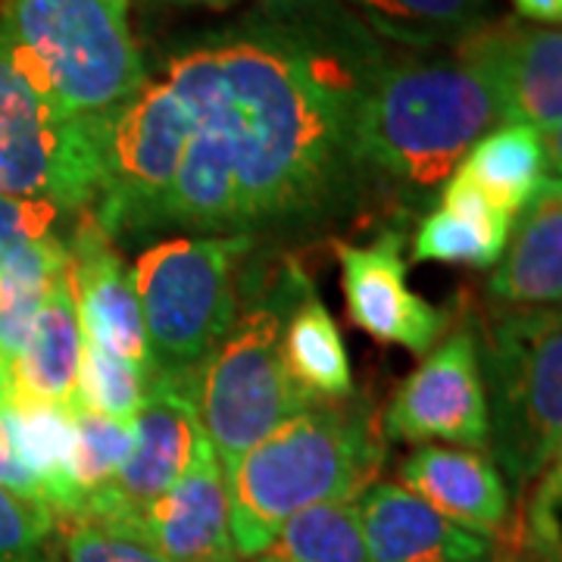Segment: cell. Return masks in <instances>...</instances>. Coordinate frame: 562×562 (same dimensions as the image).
<instances>
[{
	"label": "cell",
	"mask_w": 562,
	"mask_h": 562,
	"mask_svg": "<svg viewBox=\"0 0 562 562\" xmlns=\"http://www.w3.org/2000/svg\"><path fill=\"white\" fill-rule=\"evenodd\" d=\"M391 57L341 0H254L172 41L154 76L232 166L235 235L291 254L375 210L362 113Z\"/></svg>",
	"instance_id": "obj_1"
},
{
	"label": "cell",
	"mask_w": 562,
	"mask_h": 562,
	"mask_svg": "<svg viewBox=\"0 0 562 562\" xmlns=\"http://www.w3.org/2000/svg\"><path fill=\"white\" fill-rule=\"evenodd\" d=\"M506 125L501 94L462 50L391 57L362 113V154L379 201L419 210L469 147Z\"/></svg>",
	"instance_id": "obj_2"
},
{
	"label": "cell",
	"mask_w": 562,
	"mask_h": 562,
	"mask_svg": "<svg viewBox=\"0 0 562 562\" xmlns=\"http://www.w3.org/2000/svg\"><path fill=\"white\" fill-rule=\"evenodd\" d=\"M387 447L369 397L313 401L225 469L238 560H254L281 525L316 503L357 501L382 472Z\"/></svg>",
	"instance_id": "obj_3"
},
{
	"label": "cell",
	"mask_w": 562,
	"mask_h": 562,
	"mask_svg": "<svg viewBox=\"0 0 562 562\" xmlns=\"http://www.w3.org/2000/svg\"><path fill=\"white\" fill-rule=\"evenodd\" d=\"M244 262L238 316L198 379V416L222 472L313 397L284 362L281 338L313 279L294 254L257 250Z\"/></svg>",
	"instance_id": "obj_4"
},
{
	"label": "cell",
	"mask_w": 562,
	"mask_h": 562,
	"mask_svg": "<svg viewBox=\"0 0 562 562\" xmlns=\"http://www.w3.org/2000/svg\"><path fill=\"white\" fill-rule=\"evenodd\" d=\"M0 50L66 120L103 125L147 81L128 0H0Z\"/></svg>",
	"instance_id": "obj_5"
},
{
	"label": "cell",
	"mask_w": 562,
	"mask_h": 562,
	"mask_svg": "<svg viewBox=\"0 0 562 562\" xmlns=\"http://www.w3.org/2000/svg\"><path fill=\"white\" fill-rule=\"evenodd\" d=\"M479 335L487 447L516 491L560 462L562 325L560 306L497 310Z\"/></svg>",
	"instance_id": "obj_6"
},
{
	"label": "cell",
	"mask_w": 562,
	"mask_h": 562,
	"mask_svg": "<svg viewBox=\"0 0 562 562\" xmlns=\"http://www.w3.org/2000/svg\"><path fill=\"white\" fill-rule=\"evenodd\" d=\"M254 241L244 235H176L132 266L154 375H201L238 316V288Z\"/></svg>",
	"instance_id": "obj_7"
},
{
	"label": "cell",
	"mask_w": 562,
	"mask_h": 562,
	"mask_svg": "<svg viewBox=\"0 0 562 562\" xmlns=\"http://www.w3.org/2000/svg\"><path fill=\"white\" fill-rule=\"evenodd\" d=\"M188 132L191 120L176 91L154 72L106 122L88 216L116 247L157 238V220L179 172Z\"/></svg>",
	"instance_id": "obj_8"
},
{
	"label": "cell",
	"mask_w": 562,
	"mask_h": 562,
	"mask_svg": "<svg viewBox=\"0 0 562 562\" xmlns=\"http://www.w3.org/2000/svg\"><path fill=\"white\" fill-rule=\"evenodd\" d=\"M103 125L66 120L0 50V198H47L81 216L94 201Z\"/></svg>",
	"instance_id": "obj_9"
},
{
	"label": "cell",
	"mask_w": 562,
	"mask_h": 562,
	"mask_svg": "<svg viewBox=\"0 0 562 562\" xmlns=\"http://www.w3.org/2000/svg\"><path fill=\"white\" fill-rule=\"evenodd\" d=\"M198 379L201 375H154L147 382L144 401L132 416L135 447L120 472L85 501L79 519L135 531L140 516L179 482L201 438Z\"/></svg>",
	"instance_id": "obj_10"
},
{
	"label": "cell",
	"mask_w": 562,
	"mask_h": 562,
	"mask_svg": "<svg viewBox=\"0 0 562 562\" xmlns=\"http://www.w3.org/2000/svg\"><path fill=\"white\" fill-rule=\"evenodd\" d=\"M384 441L487 447V401L475 325L447 328L406 375L382 419Z\"/></svg>",
	"instance_id": "obj_11"
},
{
	"label": "cell",
	"mask_w": 562,
	"mask_h": 562,
	"mask_svg": "<svg viewBox=\"0 0 562 562\" xmlns=\"http://www.w3.org/2000/svg\"><path fill=\"white\" fill-rule=\"evenodd\" d=\"M501 94L506 122L538 128L560 150L562 135V35L560 25L519 16L487 20L457 44Z\"/></svg>",
	"instance_id": "obj_12"
},
{
	"label": "cell",
	"mask_w": 562,
	"mask_h": 562,
	"mask_svg": "<svg viewBox=\"0 0 562 562\" xmlns=\"http://www.w3.org/2000/svg\"><path fill=\"white\" fill-rule=\"evenodd\" d=\"M403 225L369 244H335L350 322L382 344L428 353L450 328V310L422 301L406 281Z\"/></svg>",
	"instance_id": "obj_13"
},
{
	"label": "cell",
	"mask_w": 562,
	"mask_h": 562,
	"mask_svg": "<svg viewBox=\"0 0 562 562\" xmlns=\"http://www.w3.org/2000/svg\"><path fill=\"white\" fill-rule=\"evenodd\" d=\"M69 276L85 341L132 362L150 382V357L144 344L132 266L122 260L120 247L103 235L88 213H81L69 232Z\"/></svg>",
	"instance_id": "obj_14"
},
{
	"label": "cell",
	"mask_w": 562,
	"mask_h": 562,
	"mask_svg": "<svg viewBox=\"0 0 562 562\" xmlns=\"http://www.w3.org/2000/svg\"><path fill=\"white\" fill-rule=\"evenodd\" d=\"M169 562H238L228 522L225 472L210 441L198 438L191 460L132 531Z\"/></svg>",
	"instance_id": "obj_15"
},
{
	"label": "cell",
	"mask_w": 562,
	"mask_h": 562,
	"mask_svg": "<svg viewBox=\"0 0 562 562\" xmlns=\"http://www.w3.org/2000/svg\"><path fill=\"white\" fill-rule=\"evenodd\" d=\"M372 562H494L497 541L462 528L403 484L375 482L357 497Z\"/></svg>",
	"instance_id": "obj_16"
},
{
	"label": "cell",
	"mask_w": 562,
	"mask_h": 562,
	"mask_svg": "<svg viewBox=\"0 0 562 562\" xmlns=\"http://www.w3.org/2000/svg\"><path fill=\"white\" fill-rule=\"evenodd\" d=\"M406 491H413L441 516L497 541L509 519V487L497 462L479 447L419 443L401 465Z\"/></svg>",
	"instance_id": "obj_17"
},
{
	"label": "cell",
	"mask_w": 562,
	"mask_h": 562,
	"mask_svg": "<svg viewBox=\"0 0 562 562\" xmlns=\"http://www.w3.org/2000/svg\"><path fill=\"white\" fill-rule=\"evenodd\" d=\"M487 279L497 310H538L562 301V181L550 176L513 216L509 241Z\"/></svg>",
	"instance_id": "obj_18"
},
{
	"label": "cell",
	"mask_w": 562,
	"mask_h": 562,
	"mask_svg": "<svg viewBox=\"0 0 562 562\" xmlns=\"http://www.w3.org/2000/svg\"><path fill=\"white\" fill-rule=\"evenodd\" d=\"M81 322L72 294V276L63 269L41 303L38 319L10 372L0 406H72L81 362Z\"/></svg>",
	"instance_id": "obj_19"
},
{
	"label": "cell",
	"mask_w": 562,
	"mask_h": 562,
	"mask_svg": "<svg viewBox=\"0 0 562 562\" xmlns=\"http://www.w3.org/2000/svg\"><path fill=\"white\" fill-rule=\"evenodd\" d=\"M560 154L538 128L506 122L469 147L453 176L516 216L543 179L560 176Z\"/></svg>",
	"instance_id": "obj_20"
},
{
	"label": "cell",
	"mask_w": 562,
	"mask_h": 562,
	"mask_svg": "<svg viewBox=\"0 0 562 562\" xmlns=\"http://www.w3.org/2000/svg\"><path fill=\"white\" fill-rule=\"evenodd\" d=\"M69 232L22 244L0 260V401L7 397L10 372L32 335L41 303L63 269H69Z\"/></svg>",
	"instance_id": "obj_21"
},
{
	"label": "cell",
	"mask_w": 562,
	"mask_h": 562,
	"mask_svg": "<svg viewBox=\"0 0 562 562\" xmlns=\"http://www.w3.org/2000/svg\"><path fill=\"white\" fill-rule=\"evenodd\" d=\"M387 44L413 50L457 47L491 13V0H341Z\"/></svg>",
	"instance_id": "obj_22"
},
{
	"label": "cell",
	"mask_w": 562,
	"mask_h": 562,
	"mask_svg": "<svg viewBox=\"0 0 562 562\" xmlns=\"http://www.w3.org/2000/svg\"><path fill=\"white\" fill-rule=\"evenodd\" d=\"M288 372L322 401H344L353 394V369L344 347L341 328L319 301L316 284L306 288L291 310L281 338Z\"/></svg>",
	"instance_id": "obj_23"
},
{
	"label": "cell",
	"mask_w": 562,
	"mask_h": 562,
	"mask_svg": "<svg viewBox=\"0 0 562 562\" xmlns=\"http://www.w3.org/2000/svg\"><path fill=\"white\" fill-rule=\"evenodd\" d=\"M266 562H372L357 501L316 503L281 525L260 553Z\"/></svg>",
	"instance_id": "obj_24"
},
{
	"label": "cell",
	"mask_w": 562,
	"mask_h": 562,
	"mask_svg": "<svg viewBox=\"0 0 562 562\" xmlns=\"http://www.w3.org/2000/svg\"><path fill=\"white\" fill-rule=\"evenodd\" d=\"M509 241L506 232L484 228L479 222L450 213L443 206L428 210L413 235V260L416 262H462L475 269H491L501 260Z\"/></svg>",
	"instance_id": "obj_25"
},
{
	"label": "cell",
	"mask_w": 562,
	"mask_h": 562,
	"mask_svg": "<svg viewBox=\"0 0 562 562\" xmlns=\"http://www.w3.org/2000/svg\"><path fill=\"white\" fill-rule=\"evenodd\" d=\"M144 391H147V379L132 362L106 353L98 344L81 341L79 379L69 409H91L110 419L132 422L144 401Z\"/></svg>",
	"instance_id": "obj_26"
},
{
	"label": "cell",
	"mask_w": 562,
	"mask_h": 562,
	"mask_svg": "<svg viewBox=\"0 0 562 562\" xmlns=\"http://www.w3.org/2000/svg\"><path fill=\"white\" fill-rule=\"evenodd\" d=\"M69 416H72V428H76L72 472H76L81 501H88L98 487H103L120 472L122 462L128 460V453L135 447V428H132V422L110 419V416L91 413V409H69Z\"/></svg>",
	"instance_id": "obj_27"
},
{
	"label": "cell",
	"mask_w": 562,
	"mask_h": 562,
	"mask_svg": "<svg viewBox=\"0 0 562 562\" xmlns=\"http://www.w3.org/2000/svg\"><path fill=\"white\" fill-rule=\"evenodd\" d=\"M0 562H63L60 519L0 484Z\"/></svg>",
	"instance_id": "obj_28"
},
{
	"label": "cell",
	"mask_w": 562,
	"mask_h": 562,
	"mask_svg": "<svg viewBox=\"0 0 562 562\" xmlns=\"http://www.w3.org/2000/svg\"><path fill=\"white\" fill-rule=\"evenodd\" d=\"M63 562H169L138 535L94 519H69L60 538Z\"/></svg>",
	"instance_id": "obj_29"
},
{
	"label": "cell",
	"mask_w": 562,
	"mask_h": 562,
	"mask_svg": "<svg viewBox=\"0 0 562 562\" xmlns=\"http://www.w3.org/2000/svg\"><path fill=\"white\" fill-rule=\"evenodd\" d=\"M76 220L47 198H0V260L22 244L57 235Z\"/></svg>",
	"instance_id": "obj_30"
},
{
	"label": "cell",
	"mask_w": 562,
	"mask_h": 562,
	"mask_svg": "<svg viewBox=\"0 0 562 562\" xmlns=\"http://www.w3.org/2000/svg\"><path fill=\"white\" fill-rule=\"evenodd\" d=\"M560 462L541 475V484L528 506V547L538 562H560Z\"/></svg>",
	"instance_id": "obj_31"
},
{
	"label": "cell",
	"mask_w": 562,
	"mask_h": 562,
	"mask_svg": "<svg viewBox=\"0 0 562 562\" xmlns=\"http://www.w3.org/2000/svg\"><path fill=\"white\" fill-rule=\"evenodd\" d=\"M519 20L538 22V25H560L562 0H513Z\"/></svg>",
	"instance_id": "obj_32"
},
{
	"label": "cell",
	"mask_w": 562,
	"mask_h": 562,
	"mask_svg": "<svg viewBox=\"0 0 562 562\" xmlns=\"http://www.w3.org/2000/svg\"><path fill=\"white\" fill-rule=\"evenodd\" d=\"M169 3H181V7H210V10H225L238 0H169Z\"/></svg>",
	"instance_id": "obj_33"
},
{
	"label": "cell",
	"mask_w": 562,
	"mask_h": 562,
	"mask_svg": "<svg viewBox=\"0 0 562 562\" xmlns=\"http://www.w3.org/2000/svg\"><path fill=\"white\" fill-rule=\"evenodd\" d=\"M250 562H266V560H260V557H254V560H250Z\"/></svg>",
	"instance_id": "obj_34"
},
{
	"label": "cell",
	"mask_w": 562,
	"mask_h": 562,
	"mask_svg": "<svg viewBox=\"0 0 562 562\" xmlns=\"http://www.w3.org/2000/svg\"><path fill=\"white\" fill-rule=\"evenodd\" d=\"M494 562H509V560H497V557H494Z\"/></svg>",
	"instance_id": "obj_35"
}]
</instances>
